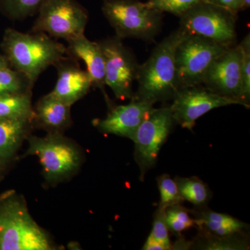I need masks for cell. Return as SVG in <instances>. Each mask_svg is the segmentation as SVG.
<instances>
[{
  "label": "cell",
  "instance_id": "6da1fadb",
  "mask_svg": "<svg viewBox=\"0 0 250 250\" xmlns=\"http://www.w3.org/2000/svg\"><path fill=\"white\" fill-rule=\"evenodd\" d=\"M188 35L179 28L167 36L152 51L150 57L140 65L136 81L138 91L133 98L147 103H164L174 98L180 90L176 65L177 47Z\"/></svg>",
  "mask_w": 250,
  "mask_h": 250
},
{
  "label": "cell",
  "instance_id": "7a4b0ae2",
  "mask_svg": "<svg viewBox=\"0 0 250 250\" xmlns=\"http://www.w3.org/2000/svg\"><path fill=\"white\" fill-rule=\"evenodd\" d=\"M1 47L10 66L34 83L47 67L67 55L66 47L45 33L24 34L14 29H6Z\"/></svg>",
  "mask_w": 250,
  "mask_h": 250
},
{
  "label": "cell",
  "instance_id": "3957f363",
  "mask_svg": "<svg viewBox=\"0 0 250 250\" xmlns=\"http://www.w3.org/2000/svg\"><path fill=\"white\" fill-rule=\"evenodd\" d=\"M53 243L34 221L24 199L9 192L0 197V250H51Z\"/></svg>",
  "mask_w": 250,
  "mask_h": 250
},
{
  "label": "cell",
  "instance_id": "277c9868",
  "mask_svg": "<svg viewBox=\"0 0 250 250\" xmlns=\"http://www.w3.org/2000/svg\"><path fill=\"white\" fill-rule=\"evenodd\" d=\"M102 9L120 39L153 41L160 31L163 13L139 0H103Z\"/></svg>",
  "mask_w": 250,
  "mask_h": 250
},
{
  "label": "cell",
  "instance_id": "5b68a950",
  "mask_svg": "<svg viewBox=\"0 0 250 250\" xmlns=\"http://www.w3.org/2000/svg\"><path fill=\"white\" fill-rule=\"evenodd\" d=\"M27 155L37 156L46 180L57 183L68 179L80 168L82 154L78 147L61 132L44 137L28 136Z\"/></svg>",
  "mask_w": 250,
  "mask_h": 250
},
{
  "label": "cell",
  "instance_id": "8992f818",
  "mask_svg": "<svg viewBox=\"0 0 250 250\" xmlns=\"http://www.w3.org/2000/svg\"><path fill=\"white\" fill-rule=\"evenodd\" d=\"M32 32H42L67 42L85 35L88 12L76 0H43Z\"/></svg>",
  "mask_w": 250,
  "mask_h": 250
},
{
  "label": "cell",
  "instance_id": "52a82bcc",
  "mask_svg": "<svg viewBox=\"0 0 250 250\" xmlns=\"http://www.w3.org/2000/svg\"><path fill=\"white\" fill-rule=\"evenodd\" d=\"M228 47L202 36L188 34L175 53L180 89L203 84L212 62Z\"/></svg>",
  "mask_w": 250,
  "mask_h": 250
},
{
  "label": "cell",
  "instance_id": "ba28073f",
  "mask_svg": "<svg viewBox=\"0 0 250 250\" xmlns=\"http://www.w3.org/2000/svg\"><path fill=\"white\" fill-rule=\"evenodd\" d=\"M236 16L228 9L202 1L179 17L180 28L189 35L231 47L236 40Z\"/></svg>",
  "mask_w": 250,
  "mask_h": 250
},
{
  "label": "cell",
  "instance_id": "9c48e42d",
  "mask_svg": "<svg viewBox=\"0 0 250 250\" xmlns=\"http://www.w3.org/2000/svg\"><path fill=\"white\" fill-rule=\"evenodd\" d=\"M174 125L170 106L154 108L135 133L131 141L135 145L134 159L141 172V182H143L146 174L155 167L161 147Z\"/></svg>",
  "mask_w": 250,
  "mask_h": 250
},
{
  "label": "cell",
  "instance_id": "30bf717a",
  "mask_svg": "<svg viewBox=\"0 0 250 250\" xmlns=\"http://www.w3.org/2000/svg\"><path fill=\"white\" fill-rule=\"evenodd\" d=\"M122 40L115 36L98 42L104 58L106 85L118 100H131L140 65Z\"/></svg>",
  "mask_w": 250,
  "mask_h": 250
},
{
  "label": "cell",
  "instance_id": "8fae6325",
  "mask_svg": "<svg viewBox=\"0 0 250 250\" xmlns=\"http://www.w3.org/2000/svg\"><path fill=\"white\" fill-rule=\"evenodd\" d=\"M170 107L175 124L192 131L197 120L214 108L239 104L238 102L220 96L199 86L182 88L172 99Z\"/></svg>",
  "mask_w": 250,
  "mask_h": 250
},
{
  "label": "cell",
  "instance_id": "7c38bea8",
  "mask_svg": "<svg viewBox=\"0 0 250 250\" xmlns=\"http://www.w3.org/2000/svg\"><path fill=\"white\" fill-rule=\"evenodd\" d=\"M241 64L240 45L229 47L210 65L203 82L205 88L243 105L241 102Z\"/></svg>",
  "mask_w": 250,
  "mask_h": 250
},
{
  "label": "cell",
  "instance_id": "4fadbf2b",
  "mask_svg": "<svg viewBox=\"0 0 250 250\" xmlns=\"http://www.w3.org/2000/svg\"><path fill=\"white\" fill-rule=\"evenodd\" d=\"M154 108L153 104L132 98L128 104L111 107L107 116L96 121L95 125L104 134L132 140L140 125Z\"/></svg>",
  "mask_w": 250,
  "mask_h": 250
},
{
  "label": "cell",
  "instance_id": "5bb4252c",
  "mask_svg": "<svg viewBox=\"0 0 250 250\" xmlns=\"http://www.w3.org/2000/svg\"><path fill=\"white\" fill-rule=\"evenodd\" d=\"M57 81L51 93L72 106L89 92L93 86L86 70H82L78 60L67 55L54 64Z\"/></svg>",
  "mask_w": 250,
  "mask_h": 250
},
{
  "label": "cell",
  "instance_id": "9a60e30c",
  "mask_svg": "<svg viewBox=\"0 0 250 250\" xmlns=\"http://www.w3.org/2000/svg\"><path fill=\"white\" fill-rule=\"evenodd\" d=\"M66 49L67 55L85 62L93 86L100 88L108 101L105 93L104 58L98 42L90 41L83 35L67 42Z\"/></svg>",
  "mask_w": 250,
  "mask_h": 250
},
{
  "label": "cell",
  "instance_id": "2e32d148",
  "mask_svg": "<svg viewBox=\"0 0 250 250\" xmlns=\"http://www.w3.org/2000/svg\"><path fill=\"white\" fill-rule=\"evenodd\" d=\"M200 232L210 236L225 237L249 233L250 225L226 213L205 208L190 210Z\"/></svg>",
  "mask_w": 250,
  "mask_h": 250
},
{
  "label": "cell",
  "instance_id": "e0dca14e",
  "mask_svg": "<svg viewBox=\"0 0 250 250\" xmlns=\"http://www.w3.org/2000/svg\"><path fill=\"white\" fill-rule=\"evenodd\" d=\"M71 106L49 93L38 102L35 120L49 132H61L71 124Z\"/></svg>",
  "mask_w": 250,
  "mask_h": 250
},
{
  "label": "cell",
  "instance_id": "ac0fdd59",
  "mask_svg": "<svg viewBox=\"0 0 250 250\" xmlns=\"http://www.w3.org/2000/svg\"><path fill=\"white\" fill-rule=\"evenodd\" d=\"M32 122L0 118V166L6 165L29 136Z\"/></svg>",
  "mask_w": 250,
  "mask_h": 250
},
{
  "label": "cell",
  "instance_id": "d6986e66",
  "mask_svg": "<svg viewBox=\"0 0 250 250\" xmlns=\"http://www.w3.org/2000/svg\"><path fill=\"white\" fill-rule=\"evenodd\" d=\"M0 118L34 121L31 93L0 95Z\"/></svg>",
  "mask_w": 250,
  "mask_h": 250
},
{
  "label": "cell",
  "instance_id": "ffe728a7",
  "mask_svg": "<svg viewBox=\"0 0 250 250\" xmlns=\"http://www.w3.org/2000/svg\"><path fill=\"white\" fill-rule=\"evenodd\" d=\"M249 233L218 237L200 232L191 241L190 250H247L250 249Z\"/></svg>",
  "mask_w": 250,
  "mask_h": 250
},
{
  "label": "cell",
  "instance_id": "44dd1931",
  "mask_svg": "<svg viewBox=\"0 0 250 250\" xmlns=\"http://www.w3.org/2000/svg\"><path fill=\"white\" fill-rule=\"evenodd\" d=\"M174 180L184 201L190 202L195 208L208 207L213 192L203 181L197 177H177Z\"/></svg>",
  "mask_w": 250,
  "mask_h": 250
},
{
  "label": "cell",
  "instance_id": "7402d4cb",
  "mask_svg": "<svg viewBox=\"0 0 250 250\" xmlns=\"http://www.w3.org/2000/svg\"><path fill=\"white\" fill-rule=\"evenodd\" d=\"M34 83L11 67L0 69V95L31 93Z\"/></svg>",
  "mask_w": 250,
  "mask_h": 250
},
{
  "label": "cell",
  "instance_id": "603a6c76",
  "mask_svg": "<svg viewBox=\"0 0 250 250\" xmlns=\"http://www.w3.org/2000/svg\"><path fill=\"white\" fill-rule=\"evenodd\" d=\"M166 222L169 231L177 236H182V233L195 226V220L190 216V210L182 205L167 207L165 210Z\"/></svg>",
  "mask_w": 250,
  "mask_h": 250
},
{
  "label": "cell",
  "instance_id": "cb8c5ba5",
  "mask_svg": "<svg viewBox=\"0 0 250 250\" xmlns=\"http://www.w3.org/2000/svg\"><path fill=\"white\" fill-rule=\"evenodd\" d=\"M158 188L160 192L159 208L166 210L167 207L176 205H182L184 202L179 194L175 180L167 174H161L156 178Z\"/></svg>",
  "mask_w": 250,
  "mask_h": 250
},
{
  "label": "cell",
  "instance_id": "d4e9b609",
  "mask_svg": "<svg viewBox=\"0 0 250 250\" xmlns=\"http://www.w3.org/2000/svg\"><path fill=\"white\" fill-rule=\"evenodd\" d=\"M242 51L241 102L250 107V36L248 34L239 44Z\"/></svg>",
  "mask_w": 250,
  "mask_h": 250
},
{
  "label": "cell",
  "instance_id": "484cf974",
  "mask_svg": "<svg viewBox=\"0 0 250 250\" xmlns=\"http://www.w3.org/2000/svg\"><path fill=\"white\" fill-rule=\"evenodd\" d=\"M43 0H1L5 11L14 19H23L36 14Z\"/></svg>",
  "mask_w": 250,
  "mask_h": 250
},
{
  "label": "cell",
  "instance_id": "4316f807",
  "mask_svg": "<svg viewBox=\"0 0 250 250\" xmlns=\"http://www.w3.org/2000/svg\"><path fill=\"white\" fill-rule=\"evenodd\" d=\"M203 0H148L146 4L161 12H167L180 17Z\"/></svg>",
  "mask_w": 250,
  "mask_h": 250
},
{
  "label": "cell",
  "instance_id": "83f0119b",
  "mask_svg": "<svg viewBox=\"0 0 250 250\" xmlns=\"http://www.w3.org/2000/svg\"><path fill=\"white\" fill-rule=\"evenodd\" d=\"M149 235L165 245L167 250H172V243L170 241L169 229L166 222L165 210L161 209L158 207L154 212L152 229Z\"/></svg>",
  "mask_w": 250,
  "mask_h": 250
},
{
  "label": "cell",
  "instance_id": "f1b7e54d",
  "mask_svg": "<svg viewBox=\"0 0 250 250\" xmlns=\"http://www.w3.org/2000/svg\"><path fill=\"white\" fill-rule=\"evenodd\" d=\"M202 1L220 6L236 15L239 12L240 0H203Z\"/></svg>",
  "mask_w": 250,
  "mask_h": 250
},
{
  "label": "cell",
  "instance_id": "f546056e",
  "mask_svg": "<svg viewBox=\"0 0 250 250\" xmlns=\"http://www.w3.org/2000/svg\"><path fill=\"white\" fill-rule=\"evenodd\" d=\"M143 250H168L165 245L156 240L154 237L149 235L146 243L143 245Z\"/></svg>",
  "mask_w": 250,
  "mask_h": 250
},
{
  "label": "cell",
  "instance_id": "4dcf8cb0",
  "mask_svg": "<svg viewBox=\"0 0 250 250\" xmlns=\"http://www.w3.org/2000/svg\"><path fill=\"white\" fill-rule=\"evenodd\" d=\"M250 0H240L239 11L249 9Z\"/></svg>",
  "mask_w": 250,
  "mask_h": 250
},
{
  "label": "cell",
  "instance_id": "1f68e13d",
  "mask_svg": "<svg viewBox=\"0 0 250 250\" xmlns=\"http://www.w3.org/2000/svg\"><path fill=\"white\" fill-rule=\"evenodd\" d=\"M11 67L7 59L5 56L0 55V69L5 68V67Z\"/></svg>",
  "mask_w": 250,
  "mask_h": 250
},
{
  "label": "cell",
  "instance_id": "d6a6232c",
  "mask_svg": "<svg viewBox=\"0 0 250 250\" xmlns=\"http://www.w3.org/2000/svg\"><path fill=\"white\" fill-rule=\"evenodd\" d=\"M1 167V166H0V167Z\"/></svg>",
  "mask_w": 250,
  "mask_h": 250
}]
</instances>
